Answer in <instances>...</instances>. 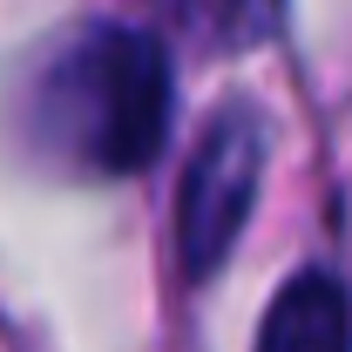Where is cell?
<instances>
[{
    "label": "cell",
    "instance_id": "1",
    "mask_svg": "<svg viewBox=\"0 0 352 352\" xmlns=\"http://www.w3.org/2000/svg\"><path fill=\"white\" fill-rule=\"evenodd\" d=\"M170 54L149 28L88 21L34 82L28 122L61 163L95 176H142L170 142Z\"/></svg>",
    "mask_w": 352,
    "mask_h": 352
},
{
    "label": "cell",
    "instance_id": "2",
    "mask_svg": "<svg viewBox=\"0 0 352 352\" xmlns=\"http://www.w3.org/2000/svg\"><path fill=\"white\" fill-rule=\"evenodd\" d=\"M264 163H271V116H264V102H251V95L223 102L204 122L190 163H183V183H176V258H183L190 285H204L237 251V237L251 223V204H258Z\"/></svg>",
    "mask_w": 352,
    "mask_h": 352
},
{
    "label": "cell",
    "instance_id": "3",
    "mask_svg": "<svg viewBox=\"0 0 352 352\" xmlns=\"http://www.w3.org/2000/svg\"><path fill=\"white\" fill-rule=\"evenodd\" d=\"M258 352H352L346 292L332 271H298L258 325Z\"/></svg>",
    "mask_w": 352,
    "mask_h": 352
},
{
    "label": "cell",
    "instance_id": "4",
    "mask_svg": "<svg viewBox=\"0 0 352 352\" xmlns=\"http://www.w3.org/2000/svg\"><path fill=\"white\" fill-rule=\"evenodd\" d=\"M176 7L210 47H258L285 21V0H176Z\"/></svg>",
    "mask_w": 352,
    "mask_h": 352
}]
</instances>
